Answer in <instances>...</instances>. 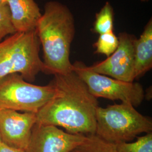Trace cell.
Masks as SVG:
<instances>
[{
	"mask_svg": "<svg viewBox=\"0 0 152 152\" xmlns=\"http://www.w3.org/2000/svg\"><path fill=\"white\" fill-rule=\"evenodd\" d=\"M7 4V0H0V6L5 5Z\"/></svg>",
	"mask_w": 152,
	"mask_h": 152,
	"instance_id": "ac0fdd59",
	"label": "cell"
},
{
	"mask_svg": "<svg viewBox=\"0 0 152 152\" xmlns=\"http://www.w3.org/2000/svg\"><path fill=\"white\" fill-rule=\"evenodd\" d=\"M0 152H26L25 151L9 147L4 143L0 142Z\"/></svg>",
	"mask_w": 152,
	"mask_h": 152,
	"instance_id": "e0dca14e",
	"label": "cell"
},
{
	"mask_svg": "<svg viewBox=\"0 0 152 152\" xmlns=\"http://www.w3.org/2000/svg\"><path fill=\"white\" fill-rule=\"evenodd\" d=\"M73 71L87 86L95 98L110 100H120L136 107L141 104L145 96L144 91L139 83L116 80L90 70L82 62L73 64Z\"/></svg>",
	"mask_w": 152,
	"mask_h": 152,
	"instance_id": "8992f818",
	"label": "cell"
},
{
	"mask_svg": "<svg viewBox=\"0 0 152 152\" xmlns=\"http://www.w3.org/2000/svg\"><path fill=\"white\" fill-rule=\"evenodd\" d=\"M56 92L53 81L38 86L26 81L18 73L11 74L0 80V108L37 113Z\"/></svg>",
	"mask_w": 152,
	"mask_h": 152,
	"instance_id": "5b68a950",
	"label": "cell"
},
{
	"mask_svg": "<svg viewBox=\"0 0 152 152\" xmlns=\"http://www.w3.org/2000/svg\"><path fill=\"white\" fill-rule=\"evenodd\" d=\"M35 31L43 49L44 73L64 75L73 71L70 50L76 27L70 9L56 1L46 2Z\"/></svg>",
	"mask_w": 152,
	"mask_h": 152,
	"instance_id": "7a4b0ae2",
	"label": "cell"
},
{
	"mask_svg": "<svg viewBox=\"0 0 152 152\" xmlns=\"http://www.w3.org/2000/svg\"><path fill=\"white\" fill-rule=\"evenodd\" d=\"M36 123V113H20L0 108V137L1 142L9 147L26 151Z\"/></svg>",
	"mask_w": 152,
	"mask_h": 152,
	"instance_id": "9c48e42d",
	"label": "cell"
},
{
	"mask_svg": "<svg viewBox=\"0 0 152 152\" xmlns=\"http://www.w3.org/2000/svg\"><path fill=\"white\" fill-rule=\"evenodd\" d=\"M86 136L72 134L53 125L36 123L26 152H71Z\"/></svg>",
	"mask_w": 152,
	"mask_h": 152,
	"instance_id": "ba28073f",
	"label": "cell"
},
{
	"mask_svg": "<svg viewBox=\"0 0 152 152\" xmlns=\"http://www.w3.org/2000/svg\"><path fill=\"white\" fill-rule=\"evenodd\" d=\"M40 41L36 31L16 32L0 42V80L18 73L27 82H33L45 71L39 57Z\"/></svg>",
	"mask_w": 152,
	"mask_h": 152,
	"instance_id": "3957f363",
	"label": "cell"
},
{
	"mask_svg": "<svg viewBox=\"0 0 152 152\" xmlns=\"http://www.w3.org/2000/svg\"><path fill=\"white\" fill-rule=\"evenodd\" d=\"M134 78L139 79L152 68V19L145 26L140 37L134 46Z\"/></svg>",
	"mask_w": 152,
	"mask_h": 152,
	"instance_id": "8fae6325",
	"label": "cell"
},
{
	"mask_svg": "<svg viewBox=\"0 0 152 152\" xmlns=\"http://www.w3.org/2000/svg\"><path fill=\"white\" fill-rule=\"evenodd\" d=\"M141 1H143V2H147V1H148L149 0H141Z\"/></svg>",
	"mask_w": 152,
	"mask_h": 152,
	"instance_id": "d6986e66",
	"label": "cell"
},
{
	"mask_svg": "<svg viewBox=\"0 0 152 152\" xmlns=\"http://www.w3.org/2000/svg\"><path fill=\"white\" fill-rule=\"evenodd\" d=\"M53 81L57 92L36 113V123L61 127L72 134L95 135L97 98L73 71L55 75Z\"/></svg>",
	"mask_w": 152,
	"mask_h": 152,
	"instance_id": "6da1fadb",
	"label": "cell"
},
{
	"mask_svg": "<svg viewBox=\"0 0 152 152\" xmlns=\"http://www.w3.org/2000/svg\"><path fill=\"white\" fill-rule=\"evenodd\" d=\"M118 44V36L114 31L99 34L97 41L94 45L95 48V53L105 55L108 57L115 51Z\"/></svg>",
	"mask_w": 152,
	"mask_h": 152,
	"instance_id": "9a60e30c",
	"label": "cell"
},
{
	"mask_svg": "<svg viewBox=\"0 0 152 152\" xmlns=\"http://www.w3.org/2000/svg\"><path fill=\"white\" fill-rule=\"evenodd\" d=\"M71 152H117L116 144L105 141L96 135H88Z\"/></svg>",
	"mask_w": 152,
	"mask_h": 152,
	"instance_id": "4fadbf2b",
	"label": "cell"
},
{
	"mask_svg": "<svg viewBox=\"0 0 152 152\" xmlns=\"http://www.w3.org/2000/svg\"><path fill=\"white\" fill-rule=\"evenodd\" d=\"M1 142V137H0V142Z\"/></svg>",
	"mask_w": 152,
	"mask_h": 152,
	"instance_id": "ffe728a7",
	"label": "cell"
},
{
	"mask_svg": "<svg viewBox=\"0 0 152 152\" xmlns=\"http://www.w3.org/2000/svg\"><path fill=\"white\" fill-rule=\"evenodd\" d=\"M16 32L34 31L42 15L34 0H7Z\"/></svg>",
	"mask_w": 152,
	"mask_h": 152,
	"instance_id": "30bf717a",
	"label": "cell"
},
{
	"mask_svg": "<svg viewBox=\"0 0 152 152\" xmlns=\"http://www.w3.org/2000/svg\"><path fill=\"white\" fill-rule=\"evenodd\" d=\"M114 31V11L109 2H106L96 14L93 31L99 34Z\"/></svg>",
	"mask_w": 152,
	"mask_h": 152,
	"instance_id": "7c38bea8",
	"label": "cell"
},
{
	"mask_svg": "<svg viewBox=\"0 0 152 152\" xmlns=\"http://www.w3.org/2000/svg\"><path fill=\"white\" fill-rule=\"evenodd\" d=\"M117 152H152V132L137 137L134 142H122L116 144Z\"/></svg>",
	"mask_w": 152,
	"mask_h": 152,
	"instance_id": "5bb4252c",
	"label": "cell"
},
{
	"mask_svg": "<svg viewBox=\"0 0 152 152\" xmlns=\"http://www.w3.org/2000/svg\"><path fill=\"white\" fill-rule=\"evenodd\" d=\"M118 38L119 44L114 53L106 59L88 66V68L95 73L120 81L134 82V46L136 38L127 32L120 33Z\"/></svg>",
	"mask_w": 152,
	"mask_h": 152,
	"instance_id": "52a82bcc",
	"label": "cell"
},
{
	"mask_svg": "<svg viewBox=\"0 0 152 152\" xmlns=\"http://www.w3.org/2000/svg\"><path fill=\"white\" fill-rule=\"evenodd\" d=\"M151 120L139 113L130 104L98 107L96 113L95 134L109 142H130L137 135L151 132Z\"/></svg>",
	"mask_w": 152,
	"mask_h": 152,
	"instance_id": "277c9868",
	"label": "cell"
},
{
	"mask_svg": "<svg viewBox=\"0 0 152 152\" xmlns=\"http://www.w3.org/2000/svg\"><path fill=\"white\" fill-rule=\"evenodd\" d=\"M11 20V14L7 5L0 6V42L6 36L16 33Z\"/></svg>",
	"mask_w": 152,
	"mask_h": 152,
	"instance_id": "2e32d148",
	"label": "cell"
}]
</instances>
